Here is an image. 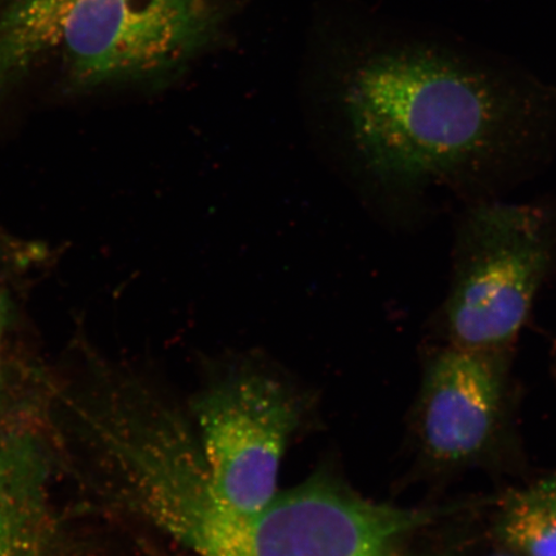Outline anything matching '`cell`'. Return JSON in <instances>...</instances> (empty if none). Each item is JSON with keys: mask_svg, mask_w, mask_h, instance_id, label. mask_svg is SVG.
Listing matches in <instances>:
<instances>
[{"mask_svg": "<svg viewBox=\"0 0 556 556\" xmlns=\"http://www.w3.org/2000/svg\"><path fill=\"white\" fill-rule=\"evenodd\" d=\"M489 556H518V555L507 552V551H504V552H498V553H495V554H492Z\"/></svg>", "mask_w": 556, "mask_h": 556, "instance_id": "obj_11", "label": "cell"}, {"mask_svg": "<svg viewBox=\"0 0 556 556\" xmlns=\"http://www.w3.org/2000/svg\"><path fill=\"white\" fill-rule=\"evenodd\" d=\"M78 408L125 502L198 556H399L442 513L371 502L328 477L258 511L215 495L190 430L157 403L116 393Z\"/></svg>", "mask_w": 556, "mask_h": 556, "instance_id": "obj_1", "label": "cell"}, {"mask_svg": "<svg viewBox=\"0 0 556 556\" xmlns=\"http://www.w3.org/2000/svg\"><path fill=\"white\" fill-rule=\"evenodd\" d=\"M534 103L503 76L433 48L368 62L346 96L361 155L380 177L401 182L489 165L527 135Z\"/></svg>", "mask_w": 556, "mask_h": 556, "instance_id": "obj_2", "label": "cell"}, {"mask_svg": "<svg viewBox=\"0 0 556 556\" xmlns=\"http://www.w3.org/2000/svg\"><path fill=\"white\" fill-rule=\"evenodd\" d=\"M27 2H59V0H11L10 3H27Z\"/></svg>", "mask_w": 556, "mask_h": 556, "instance_id": "obj_10", "label": "cell"}, {"mask_svg": "<svg viewBox=\"0 0 556 556\" xmlns=\"http://www.w3.org/2000/svg\"><path fill=\"white\" fill-rule=\"evenodd\" d=\"M505 354L450 344L430 363L421 389L422 450L441 467L482 455L495 438L505 402Z\"/></svg>", "mask_w": 556, "mask_h": 556, "instance_id": "obj_6", "label": "cell"}, {"mask_svg": "<svg viewBox=\"0 0 556 556\" xmlns=\"http://www.w3.org/2000/svg\"><path fill=\"white\" fill-rule=\"evenodd\" d=\"M50 463L31 430L0 426V556H47L52 542Z\"/></svg>", "mask_w": 556, "mask_h": 556, "instance_id": "obj_7", "label": "cell"}, {"mask_svg": "<svg viewBox=\"0 0 556 556\" xmlns=\"http://www.w3.org/2000/svg\"><path fill=\"white\" fill-rule=\"evenodd\" d=\"M553 255V228L542 208L476 207L458 236L446 304L450 344L505 354L530 315Z\"/></svg>", "mask_w": 556, "mask_h": 556, "instance_id": "obj_3", "label": "cell"}, {"mask_svg": "<svg viewBox=\"0 0 556 556\" xmlns=\"http://www.w3.org/2000/svg\"><path fill=\"white\" fill-rule=\"evenodd\" d=\"M11 325V301L9 290L0 276V357L5 343L7 332H9Z\"/></svg>", "mask_w": 556, "mask_h": 556, "instance_id": "obj_9", "label": "cell"}, {"mask_svg": "<svg viewBox=\"0 0 556 556\" xmlns=\"http://www.w3.org/2000/svg\"><path fill=\"white\" fill-rule=\"evenodd\" d=\"M211 0H75L60 43L70 85L92 89L154 78L211 38Z\"/></svg>", "mask_w": 556, "mask_h": 556, "instance_id": "obj_4", "label": "cell"}, {"mask_svg": "<svg viewBox=\"0 0 556 556\" xmlns=\"http://www.w3.org/2000/svg\"><path fill=\"white\" fill-rule=\"evenodd\" d=\"M495 532L518 556H556V470L504 498Z\"/></svg>", "mask_w": 556, "mask_h": 556, "instance_id": "obj_8", "label": "cell"}, {"mask_svg": "<svg viewBox=\"0 0 556 556\" xmlns=\"http://www.w3.org/2000/svg\"><path fill=\"white\" fill-rule=\"evenodd\" d=\"M298 414L288 389L260 371L235 372L200 395L197 442L222 502L245 513L273 502Z\"/></svg>", "mask_w": 556, "mask_h": 556, "instance_id": "obj_5", "label": "cell"}]
</instances>
